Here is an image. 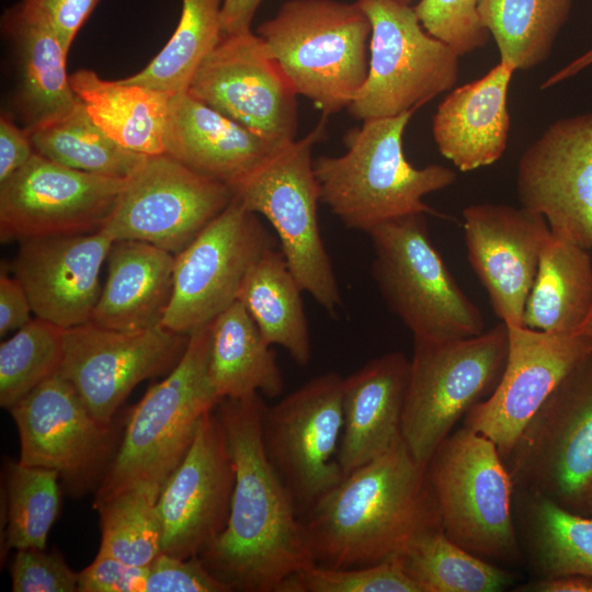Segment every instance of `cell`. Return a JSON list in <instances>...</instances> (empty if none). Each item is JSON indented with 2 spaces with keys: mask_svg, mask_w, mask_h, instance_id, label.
Returning a JSON list of instances; mask_svg holds the SVG:
<instances>
[{
  "mask_svg": "<svg viewBox=\"0 0 592 592\" xmlns=\"http://www.w3.org/2000/svg\"><path fill=\"white\" fill-rule=\"evenodd\" d=\"M234 197L227 184L166 153L148 156L100 230L113 241H145L178 254Z\"/></svg>",
  "mask_w": 592,
  "mask_h": 592,
  "instance_id": "14",
  "label": "cell"
},
{
  "mask_svg": "<svg viewBox=\"0 0 592 592\" xmlns=\"http://www.w3.org/2000/svg\"><path fill=\"white\" fill-rule=\"evenodd\" d=\"M263 0H223L221 25L224 35L251 31V24Z\"/></svg>",
  "mask_w": 592,
  "mask_h": 592,
  "instance_id": "49",
  "label": "cell"
},
{
  "mask_svg": "<svg viewBox=\"0 0 592 592\" xmlns=\"http://www.w3.org/2000/svg\"><path fill=\"white\" fill-rule=\"evenodd\" d=\"M443 532L470 553L517 561L512 513L514 485L497 445L464 426L452 432L426 464Z\"/></svg>",
  "mask_w": 592,
  "mask_h": 592,
  "instance_id": "9",
  "label": "cell"
},
{
  "mask_svg": "<svg viewBox=\"0 0 592 592\" xmlns=\"http://www.w3.org/2000/svg\"><path fill=\"white\" fill-rule=\"evenodd\" d=\"M463 220L468 262L494 315L508 326H523L540 254L551 236L547 220L525 207L496 203L466 206Z\"/></svg>",
  "mask_w": 592,
  "mask_h": 592,
  "instance_id": "22",
  "label": "cell"
},
{
  "mask_svg": "<svg viewBox=\"0 0 592 592\" xmlns=\"http://www.w3.org/2000/svg\"><path fill=\"white\" fill-rule=\"evenodd\" d=\"M286 144L258 135L186 91L170 100L163 153L231 190Z\"/></svg>",
  "mask_w": 592,
  "mask_h": 592,
  "instance_id": "24",
  "label": "cell"
},
{
  "mask_svg": "<svg viewBox=\"0 0 592 592\" xmlns=\"http://www.w3.org/2000/svg\"><path fill=\"white\" fill-rule=\"evenodd\" d=\"M523 493L526 549L539 578L592 577V517L570 511L546 497Z\"/></svg>",
  "mask_w": 592,
  "mask_h": 592,
  "instance_id": "34",
  "label": "cell"
},
{
  "mask_svg": "<svg viewBox=\"0 0 592 592\" xmlns=\"http://www.w3.org/2000/svg\"><path fill=\"white\" fill-rule=\"evenodd\" d=\"M278 241L235 197L178 254L172 295L161 326L190 335L238 298L253 264Z\"/></svg>",
  "mask_w": 592,
  "mask_h": 592,
  "instance_id": "12",
  "label": "cell"
},
{
  "mask_svg": "<svg viewBox=\"0 0 592 592\" xmlns=\"http://www.w3.org/2000/svg\"><path fill=\"white\" fill-rule=\"evenodd\" d=\"M64 331L41 318L31 319L0 345V405L10 409L59 372Z\"/></svg>",
  "mask_w": 592,
  "mask_h": 592,
  "instance_id": "39",
  "label": "cell"
},
{
  "mask_svg": "<svg viewBox=\"0 0 592 592\" xmlns=\"http://www.w3.org/2000/svg\"><path fill=\"white\" fill-rule=\"evenodd\" d=\"M579 514L592 517V483L584 493Z\"/></svg>",
  "mask_w": 592,
  "mask_h": 592,
  "instance_id": "52",
  "label": "cell"
},
{
  "mask_svg": "<svg viewBox=\"0 0 592 592\" xmlns=\"http://www.w3.org/2000/svg\"><path fill=\"white\" fill-rule=\"evenodd\" d=\"M186 92L264 138L283 144L296 139L298 94L252 31L224 35Z\"/></svg>",
  "mask_w": 592,
  "mask_h": 592,
  "instance_id": "17",
  "label": "cell"
},
{
  "mask_svg": "<svg viewBox=\"0 0 592 592\" xmlns=\"http://www.w3.org/2000/svg\"><path fill=\"white\" fill-rule=\"evenodd\" d=\"M33 312L27 294L14 276L0 275V335L16 331L31 320Z\"/></svg>",
  "mask_w": 592,
  "mask_h": 592,
  "instance_id": "48",
  "label": "cell"
},
{
  "mask_svg": "<svg viewBox=\"0 0 592 592\" xmlns=\"http://www.w3.org/2000/svg\"><path fill=\"white\" fill-rule=\"evenodd\" d=\"M304 292L281 249L266 251L248 272L237 300L247 309L267 344L283 348L299 366L311 358Z\"/></svg>",
  "mask_w": 592,
  "mask_h": 592,
  "instance_id": "32",
  "label": "cell"
},
{
  "mask_svg": "<svg viewBox=\"0 0 592 592\" xmlns=\"http://www.w3.org/2000/svg\"><path fill=\"white\" fill-rule=\"evenodd\" d=\"M209 346L208 323L189 335L171 373L134 407L118 451L96 488L94 509L129 490L158 500L187 453L201 419L221 400L208 376Z\"/></svg>",
  "mask_w": 592,
  "mask_h": 592,
  "instance_id": "4",
  "label": "cell"
},
{
  "mask_svg": "<svg viewBox=\"0 0 592 592\" xmlns=\"http://www.w3.org/2000/svg\"><path fill=\"white\" fill-rule=\"evenodd\" d=\"M403 2L411 3L412 0H402Z\"/></svg>",
  "mask_w": 592,
  "mask_h": 592,
  "instance_id": "54",
  "label": "cell"
},
{
  "mask_svg": "<svg viewBox=\"0 0 592 592\" xmlns=\"http://www.w3.org/2000/svg\"><path fill=\"white\" fill-rule=\"evenodd\" d=\"M1 25L15 58V103L23 128L30 133L70 114L80 100L67 73L68 52L55 32L19 3L4 11Z\"/></svg>",
  "mask_w": 592,
  "mask_h": 592,
  "instance_id": "27",
  "label": "cell"
},
{
  "mask_svg": "<svg viewBox=\"0 0 592 592\" xmlns=\"http://www.w3.org/2000/svg\"><path fill=\"white\" fill-rule=\"evenodd\" d=\"M371 32L356 1L337 0H288L257 30L297 94L327 117L348 109L364 86Z\"/></svg>",
  "mask_w": 592,
  "mask_h": 592,
  "instance_id": "5",
  "label": "cell"
},
{
  "mask_svg": "<svg viewBox=\"0 0 592 592\" xmlns=\"http://www.w3.org/2000/svg\"><path fill=\"white\" fill-rule=\"evenodd\" d=\"M101 0H21L29 15L48 25L69 52L81 26Z\"/></svg>",
  "mask_w": 592,
  "mask_h": 592,
  "instance_id": "46",
  "label": "cell"
},
{
  "mask_svg": "<svg viewBox=\"0 0 592 592\" xmlns=\"http://www.w3.org/2000/svg\"><path fill=\"white\" fill-rule=\"evenodd\" d=\"M234 486L232 456L213 409L201 419L187 453L159 493L161 553L201 557L227 525Z\"/></svg>",
  "mask_w": 592,
  "mask_h": 592,
  "instance_id": "19",
  "label": "cell"
},
{
  "mask_svg": "<svg viewBox=\"0 0 592 592\" xmlns=\"http://www.w3.org/2000/svg\"><path fill=\"white\" fill-rule=\"evenodd\" d=\"M571 4L572 0H478L477 9L500 61L514 70H528L550 56Z\"/></svg>",
  "mask_w": 592,
  "mask_h": 592,
  "instance_id": "33",
  "label": "cell"
},
{
  "mask_svg": "<svg viewBox=\"0 0 592 592\" xmlns=\"http://www.w3.org/2000/svg\"><path fill=\"white\" fill-rule=\"evenodd\" d=\"M73 92L93 122L135 152L163 153V133L172 94L146 86L112 81L80 69L70 75Z\"/></svg>",
  "mask_w": 592,
  "mask_h": 592,
  "instance_id": "29",
  "label": "cell"
},
{
  "mask_svg": "<svg viewBox=\"0 0 592 592\" xmlns=\"http://www.w3.org/2000/svg\"><path fill=\"white\" fill-rule=\"evenodd\" d=\"M516 193L555 236L592 250V112L557 119L523 151Z\"/></svg>",
  "mask_w": 592,
  "mask_h": 592,
  "instance_id": "20",
  "label": "cell"
},
{
  "mask_svg": "<svg viewBox=\"0 0 592 592\" xmlns=\"http://www.w3.org/2000/svg\"><path fill=\"white\" fill-rule=\"evenodd\" d=\"M371 22L366 81L348 107L360 121L412 112L458 80L459 55L429 34L402 0H356Z\"/></svg>",
  "mask_w": 592,
  "mask_h": 592,
  "instance_id": "10",
  "label": "cell"
},
{
  "mask_svg": "<svg viewBox=\"0 0 592 592\" xmlns=\"http://www.w3.org/2000/svg\"><path fill=\"white\" fill-rule=\"evenodd\" d=\"M278 592H420L399 559L354 568L312 563L289 577Z\"/></svg>",
  "mask_w": 592,
  "mask_h": 592,
  "instance_id": "41",
  "label": "cell"
},
{
  "mask_svg": "<svg viewBox=\"0 0 592 592\" xmlns=\"http://www.w3.org/2000/svg\"><path fill=\"white\" fill-rule=\"evenodd\" d=\"M101 517L99 553L146 567L161 553L157 500L140 490L122 492L95 508Z\"/></svg>",
  "mask_w": 592,
  "mask_h": 592,
  "instance_id": "40",
  "label": "cell"
},
{
  "mask_svg": "<svg viewBox=\"0 0 592 592\" xmlns=\"http://www.w3.org/2000/svg\"><path fill=\"white\" fill-rule=\"evenodd\" d=\"M9 411L21 464L55 470L73 494L99 487L113 458L112 424L91 414L69 380L52 375Z\"/></svg>",
  "mask_w": 592,
  "mask_h": 592,
  "instance_id": "15",
  "label": "cell"
},
{
  "mask_svg": "<svg viewBox=\"0 0 592 592\" xmlns=\"http://www.w3.org/2000/svg\"><path fill=\"white\" fill-rule=\"evenodd\" d=\"M592 65V47L582 54L581 56L573 59L571 62L553 73L546 79L540 86V89H548L553 86L560 83L561 81L571 78L577 75L582 69Z\"/></svg>",
  "mask_w": 592,
  "mask_h": 592,
  "instance_id": "51",
  "label": "cell"
},
{
  "mask_svg": "<svg viewBox=\"0 0 592 592\" xmlns=\"http://www.w3.org/2000/svg\"><path fill=\"white\" fill-rule=\"evenodd\" d=\"M412 112L363 121L345 138L346 151L314 160L320 202L349 229L367 232L410 214L439 213L423 202L456 181L451 168L413 167L403 151Z\"/></svg>",
  "mask_w": 592,
  "mask_h": 592,
  "instance_id": "3",
  "label": "cell"
},
{
  "mask_svg": "<svg viewBox=\"0 0 592 592\" xmlns=\"http://www.w3.org/2000/svg\"><path fill=\"white\" fill-rule=\"evenodd\" d=\"M342 383L337 372L320 374L264 409L265 453L299 517L344 477L337 459Z\"/></svg>",
  "mask_w": 592,
  "mask_h": 592,
  "instance_id": "13",
  "label": "cell"
},
{
  "mask_svg": "<svg viewBox=\"0 0 592 592\" xmlns=\"http://www.w3.org/2000/svg\"><path fill=\"white\" fill-rule=\"evenodd\" d=\"M92 323L134 331L161 325L173 288L175 254L138 240L114 241Z\"/></svg>",
  "mask_w": 592,
  "mask_h": 592,
  "instance_id": "28",
  "label": "cell"
},
{
  "mask_svg": "<svg viewBox=\"0 0 592 592\" xmlns=\"http://www.w3.org/2000/svg\"><path fill=\"white\" fill-rule=\"evenodd\" d=\"M59 476L48 468L20 462L10 465L5 487L4 547L46 548L59 510Z\"/></svg>",
  "mask_w": 592,
  "mask_h": 592,
  "instance_id": "38",
  "label": "cell"
},
{
  "mask_svg": "<svg viewBox=\"0 0 592 592\" xmlns=\"http://www.w3.org/2000/svg\"><path fill=\"white\" fill-rule=\"evenodd\" d=\"M420 592H498L514 576L470 553L443 530L424 535L397 557Z\"/></svg>",
  "mask_w": 592,
  "mask_h": 592,
  "instance_id": "37",
  "label": "cell"
},
{
  "mask_svg": "<svg viewBox=\"0 0 592 592\" xmlns=\"http://www.w3.org/2000/svg\"><path fill=\"white\" fill-rule=\"evenodd\" d=\"M477 5L478 0H420L413 8L424 30L462 56L483 47L490 37Z\"/></svg>",
  "mask_w": 592,
  "mask_h": 592,
  "instance_id": "42",
  "label": "cell"
},
{
  "mask_svg": "<svg viewBox=\"0 0 592 592\" xmlns=\"http://www.w3.org/2000/svg\"><path fill=\"white\" fill-rule=\"evenodd\" d=\"M300 521L314 562L338 569L396 558L442 530L426 466L403 441L344 476Z\"/></svg>",
  "mask_w": 592,
  "mask_h": 592,
  "instance_id": "2",
  "label": "cell"
},
{
  "mask_svg": "<svg viewBox=\"0 0 592 592\" xmlns=\"http://www.w3.org/2000/svg\"><path fill=\"white\" fill-rule=\"evenodd\" d=\"M523 592H592V577L582 574H566L539 578L517 587Z\"/></svg>",
  "mask_w": 592,
  "mask_h": 592,
  "instance_id": "50",
  "label": "cell"
},
{
  "mask_svg": "<svg viewBox=\"0 0 592 592\" xmlns=\"http://www.w3.org/2000/svg\"><path fill=\"white\" fill-rule=\"evenodd\" d=\"M505 464L514 489L580 513L592 483V353L530 419Z\"/></svg>",
  "mask_w": 592,
  "mask_h": 592,
  "instance_id": "11",
  "label": "cell"
},
{
  "mask_svg": "<svg viewBox=\"0 0 592 592\" xmlns=\"http://www.w3.org/2000/svg\"><path fill=\"white\" fill-rule=\"evenodd\" d=\"M78 579L59 553L46 548L18 549L11 566L13 592H75Z\"/></svg>",
  "mask_w": 592,
  "mask_h": 592,
  "instance_id": "43",
  "label": "cell"
},
{
  "mask_svg": "<svg viewBox=\"0 0 592 592\" xmlns=\"http://www.w3.org/2000/svg\"><path fill=\"white\" fill-rule=\"evenodd\" d=\"M29 135L36 153L61 166L99 175L129 178L148 158L107 136L81 101L64 118Z\"/></svg>",
  "mask_w": 592,
  "mask_h": 592,
  "instance_id": "35",
  "label": "cell"
},
{
  "mask_svg": "<svg viewBox=\"0 0 592 592\" xmlns=\"http://www.w3.org/2000/svg\"><path fill=\"white\" fill-rule=\"evenodd\" d=\"M223 0H182L178 25L164 47L128 83L177 94L185 92L205 57L223 38Z\"/></svg>",
  "mask_w": 592,
  "mask_h": 592,
  "instance_id": "36",
  "label": "cell"
},
{
  "mask_svg": "<svg viewBox=\"0 0 592 592\" xmlns=\"http://www.w3.org/2000/svg\"><path fill=\"white\" fill-rule=\"evenodd\" d=\"M514 71L499 61L481 78L453 88L439 104L433 138L441 155L458 170L487 167L503 156L511 125L508 92Z\"/></svg>",
  "mask_w": 592,
  "mask_h": 592,
  "instance_id": "26",
  "label": "cell"
},
{
  "mask_svg": "<svg viewBox=\"0 0 592 592\" xmlns=\"http://www.w3.org/2000/svg\"><path fill=\"white\" fill-rule=\"evenodd\" d=\"M578 333H581L592 340V307L590 309V312L584 320L583 325L579 329Z\"/></svg>",
  "mask_w": 592,
  "mask_h": 592,
  "instance_id": "53",
  "label": "cell"
},
{
  "mask_svg": "<svg viewBox=\"0 0 592 592\" xmlns=\"http://www.w3.org/2000/svg\"><path fill=\"white\" fill-rule=\"evenodd\" d=\"M113 242L101 230L21 241L12 271L36 317L61 329L90 322Z\"/></svg>",
  "mask_w": 592,
  "mask_h": 592,
  "instance_id": "23",
  "label": "cell"
},
{
  "mask_svg": "<svg viewBox=\"0 0 592 592\" xmlns=\"http://www.w3.org/2000/svg\"><path fill=\"white\" fill-rule=\"evenodd\" d=\"M127 180L71 169L35 152L0 183L1 242L99 231Z\"/></svg>",
  "mask_w": 592,
  "mask_h": 592,
  "instance_id": "16",
  "label": "cell"
},
{
  "mask_svg": "<svg viewBox=\"0 0 592 592\" xmlns=\"http://www.w3.org/2000/svg\"><path fill=\"white\" fill-rule=\"evenodd\" d=\"M425 215L398 217L366 232L374 251L372 272L377 288L413 339L477 335L485 331L482 314L433 246Z\"/></svg>",
  "mask_w": 592,
  "mask_h": 592,
  "instance_id": "7",
  "label": "cell"
},
{
  "mask_svg": "<svg viewBox=\"0 0 592 592\" xmlns=\"http://www.w3.org/2000/svg\"><path fill=\"white\" fill-rule=\"evenodd\" d=\"M592 307L589 250L551 232L527 297L523 326L555 334H573Z\"/></svg>",
  "mask_w": 592,
  "mask_h": 592,
  "instance_id": "31",
  "label": "cell"
},
{
  "mask_svg": "<svg viewBox=\"0 0 592 592\" xmlns=\"http://www.w3.org/2000/svg\"><path fill=\"white\" fill-rule=\"evenodd\" d=\"M200 557L181 559L160 553L149 566L144 592H231Z\"/></svg>",
  "mask_w": 592,
  "mask_h": 592,
  "instance_id": "44",
  "label": "cell"
},
{
  "mask_svg": "<svg viewBox=\"0 0 592 592\" xmlns=\"http://www.w3.org/2000/svg\"><path fill=\"white\" fill-rule=\"evenodd\" d=\"M508 329L509 353L499 383L465 415V425L490 439L504 462L558 383L592 353V340L581 333L555 334L524 326Z\"/></svg>",
  "mask_w": 592,
  "mask_h": 592,
  "instance_id": "21",
  "label": "cell"
},
{
  "mask_svg": "<svg viewBox=\"0 0 592 592\" xmlns=\"http://www.w3.org/2000/svg\"><path fill=\"white\" fill-rule=\"evenodd\" d=\"M187 342L189 335L161 325L125 331L88 322L65 329L58 373L71 383L91 414L110 425L130 391L174 367Z\"/></svg>",
  "mask_w": 592,
  "mask_h": 592,
  "instance_id": "18",
  "label": "cell"
},
{
  "mask_svg": "<svg viewBox=\"0 0 592 592\" xmlns=\"http://www.w3.org/2000/svg\"><path fill=\"white\" fill-rule=\"evenodd\" d=\"M149 566H132L98 553L79 572L78 592H144Z\"/></svg>",
  "mask_w": 592,
  "mask_h": 592,
  "instance_id": "45",
  "label": "cell"
},
{
  "mask_svg": "<svg viewBox=\"0 0 592 592\" xmlns=\"http://www.w3.org/2000/svg\"><path fill=\"white\" fill-rule=\"evenodd\" d=\"M208 376L220 399L252 395L276 398L284 380L271 345L236 300L210 323Z\"/></svg>",
  "mask_w": 592,
  "mask_h": 592,
  "instance_id": "30",
  "label": "cell"
},
{
  "mask_svg": "<svg viewBox=\"0 0 592 592\" xmlns=\"http://www.w3.org/2000/svg\"><path fill=\"white\" fill-rule=\"evenodd\" d=\"M409 368L410 360L396 351L343 377V429L337 459L344 476L402 442Z\"/></svg>",
  "mask_w": 592,
  "mask_h": 592,
  "instance_id": "25",
  "label": "cell"
},
{
  "mask_svg": "<svg viewBox=\"0 0 592 592\" xmlns=\"http://www.w3.org/2000/svg\"><path fill=\"white\" fill-rule=\"evenodd\" d=\"M262 395L221 399L215 410L235 467L227 525L200 557L220 581L241 592H278L315 563L293 499L265 453Z\"/></svg>",
  "mask_w": 592,
  "mask_h": 592,
  "instance_id": "1",
  "label": "cell"
},
{
  "mask_svg": "<svg viewBox=\"0 0 592 592\" xmlns=\"http://www.w3.org/2000/svg\"><path fill=\"white\" fill-rule=\"evenodd\" d=\"M35 153L29 133L9 115L0 118V183L24 167Z\"/></svg>",
  "mask_w": 592,
  "mask_h": 592,
  "instance_id": "47",
  "label": "cell"
},
{
  "mask_svg": "<svg viewBox=\"0 0 592 592\" xmlns=\"http://www.w3.org/2000/svg\"><path fill=\"white\" fill-rule=\"evenodd\" d=\"M327 116L305 137L270 157L232 191L249 212L273 227L301 289L330 315L342 307V294L318 223L320 194L311 150L326 136Z\"/></svg>",
  "mask_w": 592,
  "mask_h": 592,
  "instance_id": "8",
  "label": "cell"
},
{
  "mask_svg": "<svg viewBox=\"0 0 592 592\" xmlns=\"http://www.w3.org/2000/svg\"><path fill=\"white\" fill-rule=\"evenodd\" d=\"M402 413V441L426 466L458 420L496 388L509 353V329L462 339H413Z\"/></svg>",
  "mask_w": 592,
  "mask_h": 592,
  "instance_id": "6",
  "label": "cell"
}]
</instances>
